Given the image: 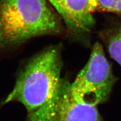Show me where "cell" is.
Returning <instances> with one entry per match:
<instances>
[{"label":"cell","instance_id":"5b68a950","mask_svg":"<svg viewBox=\"0 0 121 121\" xmlns=\"http://www.w3.org/2000/svg\"><path fill=\"white\" fill-rule=\"evenodd\" d=\"M62 20L67 35L75 42L89 47L95 20L89 0H47Z\"/></svg>","mask_w":121,"mask_h":121},{"label":"cell","instance_id":"8992f818","mask_svg":"<svg viewBox=\"0 0 121 121\" xmlns=\"http://www.w3.org/2000/svg\"><path fill=\"white\" fill-rule=\"evenodd\" d=\"M99 37L110 57L121 67V22L100 31Z\"/></svg>","mask_w":121,"mask_h":121},{"label":"cell","instance_id":"7a4b0ae2","mask_svg":"<svg viewBox=\"0 0 121 121\" xmlns=\"http://www.w3.org/2000/svg\"><path fill=\"white\" fill-rule=\"evenodd\" d=\"M62 45H51L29 60L18 73L15 86L0 104L11 102L24 105L27 117L43 107L52 98L61 80Z\"/></svg>","mask_w":121,"mask_h":121},{"label":"cell","instance_id":"6da1fadb","mask_svg":"<svg viewBox=\"0 0 121 121\" xmlns=\"http://www.w3.org/2000/svg\"><path fill=\"white\" fill-rule=\"evenodd\" d=\"M65 31L62 20L47 0H0V51Z\"/></svg>","mask_w":121,"mask_h":121},{"label":"cell","instance_id":"ba28073f","mask_svg":"<svg viewBox=\"0 0 121 121\" xmlns=\"http://www.w3.org/2000/svg\"><path fill=\"white\" fill-rule=\"evenodd\" d=\"M97 4V0H89V5H90V11L92 13L95 12Z\"/></svg>","mask_w":121,"mask_h":121},{"label":"cell","instance_id":"277c9868","mask_svg":"<svg viewBox=\"0 0 121 121\" xmlns=\"http://www.w3.org/2000/svg\"><path fill=\"white\" fill-rule=\"evenodd\" d=\"M71 83L62 78L53 95L26 121H103L96 107L77 102L70 91Z\"/></svg>","mask_w":121,"mask_h":121},{"label":"cell","instance_id":"52a82bcc","mask_svg":"<svg viewBox=\"0 0 121 121\" xmlns=\"http://www.w3.org/2000/svg\"><path fill=\"white\" fill-rule=\"evenodd\" d=\"M96 11L121 15V0H97Z\"/></svg>","mask_w":121,"mask_h":121},{"label":"cell","instance_id":"3957f363","mask_svg":"<svg viewBox=\"0 0 121 121\" xmlns=\"http://www.w3.org/2000/svg\"><path fill=\"white\" fill-rule=\"evenodd\" d=\"M117 82L102 44L93 45L86 64L70 84V91L77 102L96 107L109 98Z\"/></svg>","mask_w":121,"mask_h":121}]
</instances>
